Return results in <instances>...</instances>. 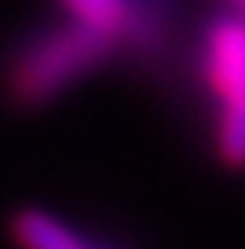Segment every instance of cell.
<instances>
[{
  "label": "cell",
  "mask_w": 245,
  "mask_h": 249,
  "mask_svg": "<svg viewBox=\"0 0 245 249\" xmlns=\"http://www.w3.org/2000/svg\"><path fill=\"white\" fill-rule=\"evenodd\" d=\"M117 52L121 44L110 33L66 15L30 33L15 48L8 70H4L8 99L22 110L44 107V103L59 99L66 88H73L77 81H85L92 70L106 66Z\"/></svg>",
  "instance_id": "cell-1"
},
{
  "label": "cell",
  "mask_w": 245,
  "mask_h": 249,
  "mask_svg": "<svg viewBox=\"0 0 245 249\" xmlns=\"http://www.w3.org/2000/svg\"><path fill=\"white\" fill-rule=\"evenodd\" d=\"M198 77L212 103V154L223 169L245 172V15L220 11L201 30Z\"/></svg>",
  "instance_id": "cell-2"
},
{
  "label": "cell",
  "mask_w": 245,
  "mask_h": 249,
  "mask_svg": "<svg viewBox=\"0 0 245 249\" xmlns=\"http://www.w3.org/2000/svg\"><path fill=\"white\" fill-rule=\"evenodd\" d=\"M70 18L110 33L121 52H150L169 30V8L161 0H59Z\"/></svg>",
  "instance_id": "cell-3"
},
{
  "label": "cell",
  "mask_w": 245,
  "mask_h": 249,
  "mask_svg": "<svg viewBox=\"0 0 245 249\" xmlns=\"http://www.w3.org/2000/svg\"><path fill=\"white\" fill-rule=\"evenodd\" d=\"M11 242L18 249H106L95 238L81 234L70 220L37 205H26L11 216Z\"/></svg>",
  "instance_id": "cell-4"
},
{
  "label": "cell",
  "mask_w": 245,
  "mask_h": 249,
  "mask_svg": "<svg viewBox=\"0 0 245 249\" xmlns=\"http://www.w3.org/2000/svg\"><path fill=\"white\" fill-rule=\"evenodd\" d=\"M227 8H230V11H242V15H245V0H227Z\"/></svg>",
  "instance_id": "cell-5"
}]
</instances>
